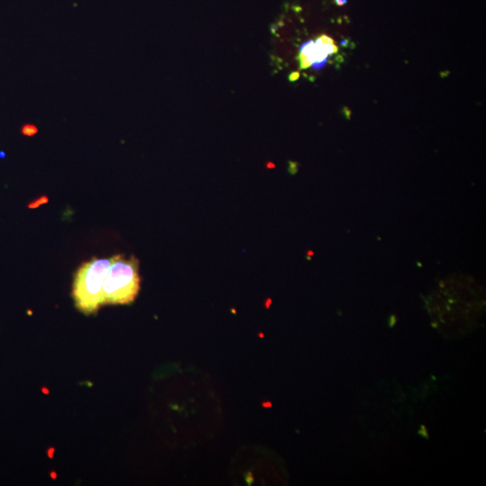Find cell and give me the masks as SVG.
Segmentation results:
<instances>
[{
    "label": "cell",
    "mask_w": 486,
    "mask_h": 486,
    "mask_svg": "<svg viewBox=\"0 0 486 486\" xmlns=\"http://www.w3.org/2000/svg\"><path fill=\"white\" fill-rule=\"evenodd\" d=\"M139 262L134 257L113 256L103 285L104 305H128L134 302L141 289Z\"/></svg>",
    "instance_id": "6da1fadb"
},
{
    "label": "cell",
    "mask_w": 486,
    "mask_h": 486,
    "mask_svg": "<svg viewBox=\"0 0 486 486\" xmlns=\"http://www.w3.org/2000/svg\"><path fill=\"white\" fill-rule=\"evenodd\" d=\"M113 261L110 258H93L78 268L74 285L76 307L85 314L97 312L103 305V285Z\"/></svg>",
    "instance_id": "7a4b0ae2"
},
{
    "label": "cell",
    "mask_w": 486,
    "mask_h": 486,
    "mask_svg": "<svg viewBox=\"0 0 486 486\" xmlns=\"http://www.w3.org/2000/svg\"><path fill=\"white\" fill-rule=\"evenodd\" d=\"M37 132L38 128L34 125L27 124L22 126L21 134L25 135V137H32L36 135Z\"/></svg>",
    "instance_id": "3957f363"
},
{
    "label": "cell",
    "mask_w": 486,
    "mask_h": 486,
    "mask_svg": "<svg viewBox=\"0 0 486 486\" xmlns=\"http://www.w3.org/2000/svg\"><path fill=\"white\" fill-rule=\"evenodd\" d=\"M298 59L300 62V68L302 69L312 67V63L311 59L309 58L307 55H305V53L300 52Z\"/></svg>",
    "instance_id": "277c9868"
},
{
    "label": "cell",
    "mask_w": 486,
    "mask_h": 486,
    "mask_svg": "<svg viewBox=\"0 0 486 486\" xmlns=\"http://www.w3.org/2000/svg\"><path fill=\"white\" fill-rule=\"evenodd\" d=\"M48 197H42L38 198V200H34V202H32V203L29 204V208H37L39 207L40 206H42V204L48 203Z\"/></svg>",
    "instance_id": "5b68a950"
},
{
    "label": "cell",
    "mask_w": 486,
    "mask_h": 486,
    "mask_svg": "<svg viewBox=\"0 0 486 486\" xmlns=\"http://www.w3.org/2000/svg\"><path fill=\"white\" fill-rule=\"evenodd\" d=\"M315 42L321 44H333L334 43L333 38H331L329 36H321L320 37H318L317 41Z\"/></svg>",
    "instance_id": "8992f818"
},
{
    "label": "cell",
    "mask_w": 486,
    "mask_h": 486,
    "mask_svg": "<svg viewBox=\"0 0 486 486\" xmlns=\"http://www.w3.org/2000/svg\"><path fill=\"white\" fill-rule=\"evenodd\" d=\"M299 77H300L299 72H293V74H290V76H289V81H298Z\"/></svg>",
    "instance_id": "52a82bcc"
},
{
    "label": "cell",
    "mask_w": 486,
    "mask_h": 486,
    "mask_svg": "<svg viewBox=\"0 0 486 486\" xmlns=\"http://www.w3.org/2000/svg\"><path fill=\"white\" fill-rule=\"evenodd\" d=\"M336 4L339 6H342L345 4L347 0H335Z\"/></svg>",
    "instance_id": "ba28073f"
}]
</instances>
